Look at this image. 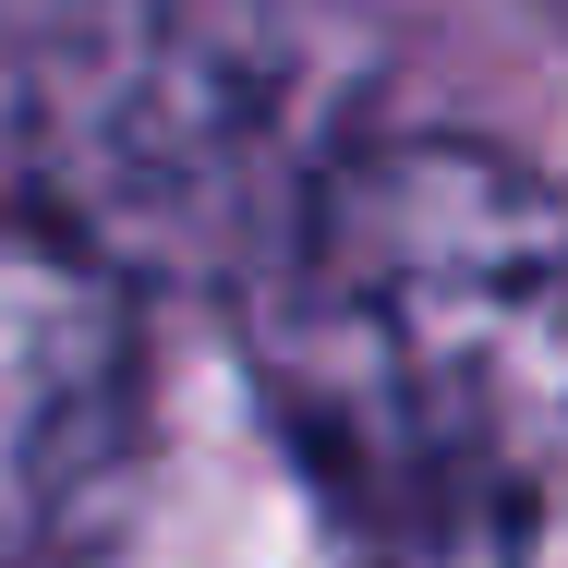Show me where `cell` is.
I'll list each match as a JSON object with an SVG mask.
<instances>
[{
  "label": "cell",
  "instance_id": "3957f363",
  "mask_svg": "<svg viewBox=\"0 0 568 568\" xmlns=\"http://www.w3.org/2000/svg\"><path fill=\"white\" fill-rule=\"evenodd\" d=\"M145 448L133 278L0 194V568H73Z\"/></svg>",
  "mask_w": 568,
  "mask_h": 568
},
{
  "label": "cell",
  "instance_id": "7a4b0ae2",
  "mask_svg": "<svg viewBox=\"0 0 568 568\" xmlns=\"http://www.w3.org/2000/svg\"><path fill=\"white\" fill-rule=\"evenodd\" d=\"M375 133L351 0H37L0 37L12 206L110 278L242 291Z\"/></svg>",
  "mask_w": 568,
  "mask_h": 568
},
{
  "label": "cell",
  "instance_id": "6da1fadb",
  "mask_svg": "<svg viewBox=\"0 0 568 568\" xmlns=\"http://www.w3.org/2000/svg\"><path fill=\"white\" fill-rule=\"evenodd\" d=\"M242 351L327 568H532L568 412V242L532 158L363 133L242 278Z\"/></svg>",
  "mask_w": 568,
  "mask_h": 568
}]
</instances>
